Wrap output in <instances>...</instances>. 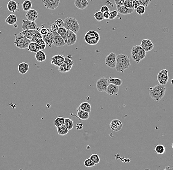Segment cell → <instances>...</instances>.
Wrapping results in <instances>:
<instances>
[{"label":"cell","mask_w":173,"mask_h":170,"mask_svg":"<svg viewBox=\"0 0 173 170\" xmlns=\"http://www.w3.org/2000/svg\"><path fill=\"white\" fill-rule=\"evenodd\" d=\"M130 65V60L128 56L123 54H120L117 56L115 69L118 72L123 73Z\"/></svg>","instance_id":"obj_1"},{"label":"cell","mask_w":173,"mask_h":170,"mask_svg":"<svg viewBox=\"0 0 173 170\" xmlns=\"http://www.w3.org/2000/svg\"><path fill=\"white\" fill-rule=\"evenodd\" d=\"M166 88L164 85L157 84L150 88V95L153 100L159 102L163 97L166 93Z\"/></svg>","instance_id":"obj_2"},{"label":"cell","mask_w":173,"mask_h":170,"mask_svg":"<svg viewBox=\"0 0 173 170\" xmlns=\"http://www.w3.org/2000/svg\"><path fill=\"white\" fill-rule=\"evenodd\" d=\"M147 52L140 45H134L131 50V57L134 61L139 64L146 57Z\"/></svg>","instance_id":"obj_3"},{"label":"cell","mask_w":173,"mask_h":170,"mask_svg":"<svg viewBox=\"0 0 173 170\" xmlns=\"http://www.w3.org/2000/svg\"><path fill=\"white\" fill-rule=\"evenodd\" d=\"M64 28L77 34L80 30V25L77 20L75 18L67 17L64 19Z\"/></svg>","instance_id":"obj_4"},{"label":"cell","mask_w":173,"mask_h":170,"mask_svg":"<svg viewBox=\"0 0 173 170\" xmlns=\"http://www.w3.org/2000/svg\"><path fill=\"white\" fill-rule=\"evenodd\" d=\"M84 40L86 43L89 45H96L100 41V34L95 31L91 30L86 33L85 35Z\"/></svg>","instance_id":"obj_5"},{"label":"cell","mask_w":173,"mask_h":170,"mask_svg":"<svg viewBox=\"0 0 173 170\" xmlns=\"http://www.w3.org/2000/svg\"><path fill=\"white\" fill-rule=\"evenodd\" d=\"M31 42V40L26 38L21 33H19L15 37L14 44L15 46L21 49L28 48V46Z\"/></svg>","instance_id":"obj_6"},{"label":"cell","mask_w":173,"mask_h":170,"mask_svg":"<svg viewBox=\"0 0 173 170\" xmlns=\"http://www.w3.org/2000/svg\"><path fill=\"white\" fill-rule=\"evenodd\" d=\"M73 64V61L70 58L65 57L64 62L59 67V71L61 72H69L72 68Z\"/></svg>","instance_id":"obj_7"},{"label":"cell","mask_w":173,"mask_h":170,"mask_svg":"<svg viewBox=\"0 0 173 170\" xmlns=\"http://www.w3.org/2000/svg\"><path fill=\"white\" fill-rule=\"evenodd\" d=\"M157 79L160 84L165 86L169 79L168 71L166 69H163L160 71L157 76Z\"/></svg>","instance_id":"obj_8"},{"label":"cell","mask_w":173,"mask_h":170,"mask_svg":"<svg viewBox=\"0 0 173 170\" xmlns=\"http://www.w3.org/2000/svg\"><path fill=\"white\" fill-rule=\"evenodd\" d=\"M116 54L113 52L110 53L106 58H105V64L110 68L114 69L116 66Z\"/></svg>","instance_id":"obj_9"},{"label":"cell","mask_w":173,"mask_h":170,"mask_svg":"<svg viewBox=\"0 0 173 170\" xmlns=\"http://www.w3.org/2000/svg\"><path fill=\"white\" fill-rule=\"evenodd\" d=\"M108 85L109 84L108 83L107 78L102 77L97 81L96 88L98 91L103 93L105 91Z\"/></svg>","instance_id":"obj_10"},{"label":"cell","mask_w":173,"mask_h":170,"mask_svg":"<svg viewBox=\"0 0 173 170\" xmlns=\"http://www.w3.org/2000/svg\"><path fill=\"white\" fill-rule=\"evenodd\" d=\"M46 8L49 10H55L59 6L60 0H42Z\"/></svg>","instance_id":"obj_11"},{"label":"cell","mask_w":173,"mask_h":170,"mask_svg":"<svg viewBox=\"0 0 173 170\" xmlns=\"http://www.w3.org/2000/svg\"><path fill=\"white\" fill-rule=\"evenodd\" d=\"M42 39L43 40L46 46L51 47L54 43V35L53 31L51 29H48V32L46 34L42 35Z\"/></svg>","instance_id":"obj_12"},{"label":"cell","mask_w":173,"mask_h":170,"mask_svg":"<svg viewBox=\"0 0 173 170\" xmlns=\"http://www.w3.org/2000/svg\"><path fill=\"white\" fill-rule=\"evenodd\" d=\"M77 35L70 30H67V37L66 43L68 46L73 45L76 43Z\"/></svg>","instance_id":"obj_13"},{"label":"cell","mask_w":173,"mask_h":170,"mask_svg":"<svg viewBox=\"0 0 173 170\" xmlns=\"http://www.w3.org/2000/svg\"><path fill=\"white\" fill-rule=\"evenodd\" d=\"M54 35L53 45L56 47L64 46L66 45V42L57 31H53Z\"/></svg>","instance_id":"obj_14"},{"label":"cell","mask_w":173,"mask_h":170,"mask_svg":"<svg viewBox=\"0 0 173 170\" xmlns=\"http://www.w3.org/2000/svg\"><path fill=\"white\" fill-rule=\"evenodd\" d=\"M22 25V28L23 31L25 30H36L37 28V25L35 22H32L30 21L23 20Z\"/></svg>","instance_id":"obj_15"},{"label":"cell","mask_w":173,"mask_h":170,"mask_svg":"<svg viewBox=\"0 0 173 170\" xmlns=\"http://www.w3.org/2000/svg\"><path fill=\"white\" fill-rule=\"evenodd\" d=\"M123 123L118 119H114L112 120L110 124L111 130L115 132H118L121 130L123 127Z\"/></svg>","instance_id":"obj_16"},{"label":"cell","mask_w":173,"mask_h":170,"mask_svg":"<svg viewBox=\"0 0 173 170\" xmlns=\"http://www.w3.org/2000/svg\"><path fill=\"white\" fill-rule=\"evenodd\" d=\"M140 46L146 52L151 51L154 47V45L149 39H145L141 41Z\"/></svg>","instance_id":"obj_17"},{"label":"cell","mask_w":173,"mask_h":170,"mask_svg":"<svg viewBox=\"0 0 173 170\" xmlns=\"http://www.w3.org/2000/svg\"><path fill=\"white\" fill-rule=\"evenodd\" d=\"M64 56L61 55H57L51 58V63L56 67H60L64 61Z\"/></svg>","instance_id":"obj_18"},{"label":"cell","mask_w":173,"mask_h":170,"mask_svg":"<svg viewBox=\"0 0 173 170\" xmlns=\"http://www.w3.org/2000/svg\"><path fill=\"white\" fill-rule=\"evenodd\" d=\"M26 17L27 20L35 22L37 18L38 17V12L35 10H31L28 11L26 14Z\"/></svg>","instance_id":"obj_19"},{"label":"cell","mask_w":173,"mask_h":170,"mask_svg":"<svg viewBox=\"0 0 173 170\" xmlns=\"http://www.w3.org/2000/svg\"><path fill=\"white\" fill-rule=\"evenodd\" d=\"M119 88L118 86H116L113 84L108 85L107 88L106 89L105 92L109 95H115L117 94L119 91Z\"/></svg>","instance_id":"obj_20"},{"label":"cell","mask_w":173,"mask_h":170,"mask_svg":"<svg viewBox=\"0 0 173 170\" xmlns=\"http://www.w3.org/2000/svg\"><path fill=\"white\" fill-rule=\"evenodd\" d=\"M74 4L79 10H84L87 7L89 3L87 0H75Z\"/></svg>","instance_id":"obj_21"},{"label":"cell","mask_w":173,"mask_h":170,"mask_svg":"<svg viewBox=\"0 0 173 170\" xmlns=\"http://www.w3.org/2000/svg\"><path fill=\"white\" fill-rule=\"evenodd\" d=\"M117 10L118 12H119L120 14H123V15H127L132 13L134 11V9H131V8H127L124 6H117Z\"/></svg>","instance_id":"obj_22"},{"label":"cell","mask_w":173,"mask_h":170,"mask_svg":"<svg viewBox=\"0 0 173 170\" xmlns=\"http://www.w3.org/2000/svg\"><path fill=\"white\" fill-rule=\"evenodd\" d=\"M29 65L26 63H21L18 65V70L21 74H25L29 71Z\"/></svg>","instance_id":"obj_23"},{"label":"cell","mask_w":173,"mask_h":170,"mask_svg":"<svg viewBox=\"0 0 173 170\" xmlns=\"http://www.w3.org/2000/svg\"><path fill=\"white\" fill-rule=\"evenodd\" d=\"M77 115L78 117L79 118L80 120H83V121L88 120L90 118L89 113L81 110L79 107L78 108Z\"/></svg>","instance_id":"obj_24"},{"label":"cell","mask_w":173,"mask_h":170,"mask_svg":"<svg viewBox=\"0 0 173 170\" xmlns=\"http://www.w3.org/2000/svg\"><path fill=\"white\" fill-rule=\"evenodd\" d=\"M108 83L109 84H113L116 86H121L123 84V81L121 79L118 78L116 77H109L107 78Z\"/></svg>","instance_id":"obj_25"},{"label":"cell","mask_w":173,"mask_h":170,"mask_svg":"<svg viewBox=\"0 0 173 170\" xmlns=\"http://www.w3.org/2000/svg\"><path fill=\"white\" fill-rule=\"evenodd\" d=\"M35 57L37 61L38 62H43V61H45L46 59V56L45 53L42 50H40L36 53Z\"/></svg>","instance_id":"obj_26"},{"label":"cell","mask_w":173,"mask_h":170,"mask_svg":"<svg viewBox=\"0 0 173 170\" xmlns=\"http://www.w3.org/2000/svg\"><path fill=\"white\" fill-rule=\"evenodd\" d=\"M17 7H18V6H17V3L13 0L10 1L7 4V7L8 10L12 12H14L16 11V10H17Z\"/></svg>","instance_id":"obj_27"},{"label":"cell","mask_w":173,"mask_h":170,"mask_svg":"<svg viewBox=\"0 0 173 170\" xmlns=\"http://www.w3.org/2000/svg\"><path fill=\"white\" fill-rule=\"evenodd\" d=\"M28 48L30 52H33V53H36L39 51L40 50V46L36 42H31L28 46Z\"/></svg>","instance_id":"obj_28"},{"label":"cell","mask_w":173,"mask_h":170,"mask_svg":"<svg viewBox=\"0 0 173 170\" xmlns=\"http://www.w3.org/2000/svg\"><path fill=\"white\" fill-rule=\"evenodd\" d=\"M35 32H36V30H25V31H23L21 32V34L25 37H26V38L31 40H32V38H33V37H34V34H35Z\"/></svg>","instance_id":"obj_29"},{"label":"cell","mask_w":173,"mask_h":170,"mask_svg":"<svg viewBox=\"0 0 173 170\" xmlns=\"http://www.w3.org/2000/svg\"><path fill=\"white\" fill-rule=\"evenodd\" d=\"M79 108L81 110L87 112L88 113H90L91 111V105L89 102H83L79 105Z\"/></svg>","instance_id":"obj_30"},{"label":"cell","mask_w":173,"mask_h":170,"mask_svg":"<svg viewBox=\"0 0 173 170\" xmlns=\"http://www.w3.org/2000/svg\"><path fill=\"white\" fill-rule=\"evenodd\" d=\"M17 20V19L16 16L14 14H11L7 18L5 21L8 25H13L16 23Z\"/></svg>","instance_id":"obj_31"},{"label":"cell","mask_w":173,"mask_h":170,"mask_svg":"<svg viewBox=\"0 0 173 170\" xmlns=\"http://www.w3.org/2000/svg\"><path fill=\"white\" fill-rule=\"evenodd\" d=\"M57 32L66 42L67 37V30L64 27L59 28Z\"/></svg>","instance_id":"obj_32"},{"label":"cell","mask_w":173,"mask_h":170,"mask_svg":"<svg viewBox=\"0 0 173 170\" xmlns=\"http://www.w3.org/2000/svg\"><path fill=\"white\" fill-rule=\"evenodd\" d=\"M57 131L59 135H61V136L66 135L69 132L68 129L67 128V127L64 124L57 127Z\"/></svg>","instance_id":"obj_33"},{"label":"cell","mask_w":173,"mask_h":170,"mask_svg":"<svg viewBox=\"0 0 173 170\" xmlns=\"http://www.w3.org/2000/svg\"><path fill=\"white\" fill-rule=\"evenodd\" d=\"M31 7H32V3L30 0H26L22 4V8L24 11L28 12L31 10Z\"/></svg>","instance_id":"obj_34"},{"label":"cell","mask_w":173,"mask_h":170,"mask_svg":"<svg viewBox=\"0 0 173 170\" xmlns=\"http://www.w3.org/2000/svg\"><path fill=\"white\" fill-rule=\"evenodd\" d=\"M154 151L159 155H162L165 153V148L162 144H158L155 147Z\"/></svg>","instance_id":"obj_35"},{"label":"cell","mask_w":173,"mask_h":170,"mask_svg":"<svg viewBox=\"0 0 173 170\" xmlns=\"http://www.w3.org/2000/svg\"><path fill=\"white\" fill-rule=\"evenodd\" d=\"M65 121V118L63 117H58L55 120V125L57 127H61V125H64Z\"/></svg>","instance_id":"obj_36"},{"label":"cell","mask_w":173,"mask_h":170,"mask_svg":"<svg viewBox=\"0 0 173 170\" xmlns=\"http://www.w3.org/2000/svg\"><path fill=\"white\" fill-rule=\"evenodd\" d=\"M64 125L67 127L68 130L70 131L73 128V121L70 118H65Z\"/></svg>","instance_id":"obj_37"},{"label":"cell","mask_w":173,"mask_h":170,"mask_svg":"<svg viewBox=\"0 0 173 170\" xmlns=\"http://www.w3.org/2000/svg\"><path fill=\"white\" fill-rule=\"evenodd\" d=\"M42 38V35L40 34V33L36 30V32L34 34V37H33L32 40H31V42H36L37 43V41H39L40 40H41Z\"/></svg>","instance_id":"obj_38"},{"label":"cell","mask_w":173,"mask_h":170,"mask_svg":"<svg viewBox=\"0 0 173 170\" xmlns=\"http://www.w3.org/2000/svg\"><path fill=\"white\" fill-rule=\"evenodd\" d=\"M90 159L93 162H94L96 165L99 163L100 162V157L99 155L97 154H93L92 155H91L90 157Z\"/></svg>","instance_id":"obj_39"},{"label":"cell","mask_w":173,"mask_h":170,"mask_svg":"<svg viewBox=\"0 0 173 170\" xmlns=\"http://www.w3.org/2000/svg\"><path fill=\"white\" fill-rule=\"evenodd\" d=\"M84 164L85 166H86V167L87 168L93 167L94 166L96 165V164L94 163V162H93L90 158L86 159L84 162Z\"/></svg>","instance_id":"obj_40"},{"label":"cell","mask_w":173,"mask_h":170,"mask_svg":"<svg viewBox=\"0 0 173 170\" xmlns=\"http://www.w3.org/2000/svg\"><path fill=\"white\" fill-rule=\"evenodd\" d=\"M94 18H96L97 20L98 21H101L103 20L104 17L103 15V13L100 11H97L96 12V13H94Z\"/></svg>","instance_id":"obj_41"},{"label":"cell","mask_w":173,"mask_h":170,"mask_svg":"<svg viewBox=\"0 0 173 170\" xmlns=\"http://www.w3.org/2000/svg\"><path fill=\"white\" fill-rule=\"evenodd\" d=\"M136 11L139 15H143L146 12V8L144 6H140L136 9Z\"/></svg>","instance_id":"obj_42"},{"label":"cell","mask_w":173,"mask_h":170,"mask_svg":"<svg viewBox=\"0 0 173 170\" xmlns=\"http://www.w3.org/2000/svg\"><path fill=\"white\" fill-rule=\"evenodd\" d=\"M44 25H43L42 27L37 28V31H38L42 35H44L45 34H46L48 32V29L45 28L44 27Z\"/></svg>","instance_id":"obj_43"},{"label":"cell","mask_w":173,"mask_h":170,"mask_svg":"<svg viewBox=\"0 0 173 170\" xmlns=\"http://www.w3.org/2000/svg\"><path fill=\"white\" fill-rule=\"evenodd\" d=\"M37 43L38 44V46H40V50H43V49H45L46 47L47 46L46 44L45 43V42L44 41L43 39H41L39 41H37Z\"/></svg>","instance_id":"obj_44"},{"label":"cell","mask_w":173,"mask_h":170,"mask_svg":"<svg viewBox=\"0 0 173 170\" xmlns=\"http://www.w3.org/2000/svg\"><path fill=\"white\" fill-rule=\"evenodd\" d=\"M140 3L141 6L144 7H147L150 5L151 2V0H137Z\"/></svg>","instance_id":"obj_45"},{"label":"cell","mask_w":173,"mask_h":170,"mask_svg":"<svg viewBox=\"0 0 173 170\" xmlns=\"http://www.w3.org/2000/svg\"><path fill=\"white\" fill-rule=\"evenodd\" d=\"M118 16V12L117 10L110 11V17L109 19L110 20H113L115 19Z\"/></svg>","instance_id":"obj_46"},{"label":"cell","mask_w":173,"mask_h":170,"mask_svg":"<svg viewBox=\"0 0 173 170\" xmlns=\"http://www.w3.org/2000/svg\"><path fill=\"white\" fill-rule=\"evenodd\" d=\"M55 23H56L57 25V26L59 27V28H63L64 27V21L61 19H58L57 20L55 21Z\"/></svg>","instance_id":"obj_47"},{"label":"cell","mask_w":173,"mask_h":170,"mask_svg":"<svg viewBox=\"0 0 173 170\" xmlns=\"http://www.w3.org/2000/svg\"><path fill=\"white\" fill-rule=\"evenodd\" d=\"M124 6L126 7L127 8H131V9H134L133 7V4H132V1H124ZM135 10V9H134Z\"/></svg>","instance_id":"obj_48"},{"label":"cell","mask_w":173,"mask_h":170,"mask_svg":"<svg viewBox=\"0 0 173 170\" xmlns=\"http://www.w3.org/2000/svg\"><path fill=\"white\" fill-rule=\"evenodd\" d=\"M125 0H114V2L117 6H124Z\"/></svg>","instance_id":"obj_49"},{"label":"cell","mask_w":173,"mask_h":170,"mask_svg":"<svg viewBox=\"0 0 173 170\" xmlns=\"http://www.w3.org/2000/svg\"><path fill=\"white\" fill-rule=\"evenodd\" d=\"M132 4L134 9H136L138 7L141 6L140 3L137 0H134L133 1H132Z\"/></svg>","instance_id":"obj_50"},{"label":"cell","mask_w":173,"mask_h":170,"mask_svg":"<svg viewBox=\"0 0 173 170\" xmlns=\"http://www.w3.org/2000/svg\"><path fill=\"white\" fill-rule=\"evenodd\" d=\"M51 30H52L53 31H57L59 29V27L57 26V25L56 23L52 24L51 25Z\"/></svg>","instance_id":"obj_51"},{"label":"cell","mask_w":173,"mask_h":170,"mask_svg":"<svg viewBox=\"0 0 173 170\" xmlns=\"http://www.w3.org/2000/svg\"><path fill=\"white\" fill-rule=\"evenodd\" d=\"M100 11L102 12V13H104V12H106V11H110V10L107 6H103L101 7Z\"/></svg>","instance_id":"obj_52"},{"label":"cell","mask_w":173,"mask_h":170,"mask_svg":"<svg viewBox=\"0 0 173 170\" xmlns=\"http://www.w3.org/2000/svg\"><path fill=\"white\" fill-rule=\"evenodd\" d=\"M103 15L104 19H106V20L109 19V17H110V11L104 12L103 13Z\"/></svg>","instance_id":"obj_53"},{"label":"cell","mask_w":173,"mask_h":170,"mask_svg":"<svg viewBox=\"0 0 173 170\" xmlns=\"http://www.w3.org/2000/svg\"><path fill=\"white\" fill-rule=\"evenodd\" d=\"M76 129L77 130H82L84 126L81 123H78L76 124Z\"/></svg>","instance_id":"obj_54"},{"label":"cell","mask_w":173,"mask_h":170,"mask_svg":"<svg viewBox=\"0 0 173 170\" xmlns=\"http://www.w3.org/2000/svg\"><path fill=\"white\" fill-rule=\"evenodd\" d=\"M165 169L166 170H173V166H168L166 167Z\"/></svg>","instance_id":"obj_55"},{"label":"cell","mask_w":173,"mask_h":170,"mask_svg":"<svg viewBox=\"0 0 173 170\" xmlns=\"http://www.w3.org/2000/svg\"><path fill=\"white\" fill-rule=\"evenodd\" d=\"M171 84L173 86V79H172V80H171Z\"/></svg>","instance_id":"obj_56"},{"label":"cell","mask_w":173,"mask_h":170,"mask_svg":"<svg viewBox=\"0 0 173 170\" xmlns=\"http://www.w3.org/2000/svg\"><path fill=\"white\" fill-rule=\"evenodd\" d=\"M126 1H133L134 0H125Z\"/></svg>","instance_id":"obj_57"},{"label":"cell","mask_w":173,"mask_h":170,"mask_svg":"<svg viewBox=\"0 0 173 170\" xmlns=\"http://www.w3.org/2000/svg\"><path fill=\"white\" fill-rule=\"evenodd\" d=\"M172 148H173V144H172Z\"/></svg>","instance_id":"obj_58"},{"label":"cell","mask_w":173,"mask_h":170,"mask_svg":"<svg viewBox=\"0 0 173 170\" xmlns=\"http://www.w3.org/2000/svg\"><path fill=\"white\" fill-rule=\"evenodd\" d=\"M166 170V169H165V170Z\"/></svg>","instance_id":"obj_59"}]
</instances>
